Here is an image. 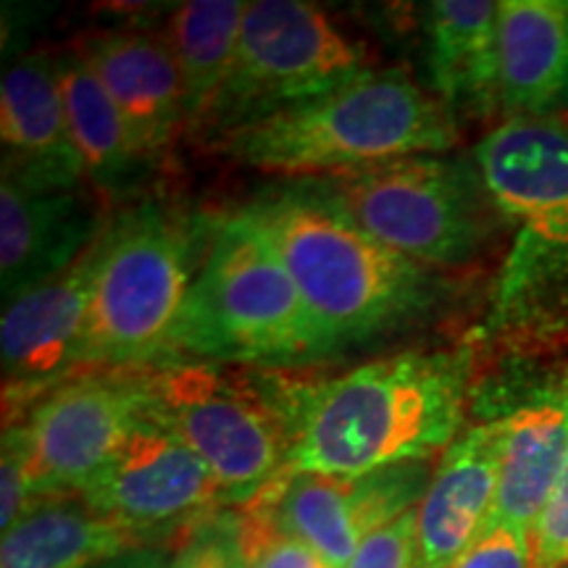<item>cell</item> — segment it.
I'll use <instances>...</instances> for the list:
<instances>
[{
	"label": "cell",
	"instance_id": "2e32d148",
	"mask_svg": "<svg viewBox=\"0 0 568 568\" xmlns=\"http://www.w3.org/2000/svg\"><path fill=\"white\" fill-rule=\"evenodd\" d=\"M80 190L40 193L3 174L0 182V293L3 303L67 272L105 232Z\"/></svg>",
	"mask_w": 568,
	"mask_h": 568
},
{
	"label": "cell",
	"instance_id": "e0dca14e",
	"mask_svg": "<svg viewBox=\"0 0 568 568\" xmlns=\"http://www.w3.org/2000/svg\"><path fill=\"white\" fill-rule=\"evenodd\" d=\"M77 55L109 92L134 145L153 163L187 124L182 77L166 40L140 30H111L90 34Z\"/></svg>",
	"mask_w": 568,
	"mask_h": 568
},
{
	"label": "cell",
	"instance_id": "52a82bcc",
	"mask_svg": "<svg viewBox=\"0 0 568 568\" xmlns=\"http://www.w3.org/2000/svg\"><path fill=\"white\" fill-rule=\"evenodd\" d=\"M142 385L145 416L203 460L224 506H253L284 477L290 437L268 376L174 361L142 368Z\"/></svg>",
	"mask_w": 568,
	"mask_h": 568
},
{
	"label": "cell",
	"instance_id": "cb8c5ba5",
	"mask_svg": "<svg viewBox=\"0 0 568 568\" xmlns=\"http://www.w3.org/2000/svg\"><path fill=\"white\" fill-rule=\"evenodd\" d=\"M240 545L245 568H332L316 550L282 531L255 506L240 514Z\"/></svg>",
	"mask_w": 568,
	"mask_h": 568
},
{
	"label": "cell",
	"instance_id": "ba28073f",
	"mask_svg": "<svg viewBox=\"0 0 568 568\" xmlns=\"http://www.w3.org/2000/svg\"><path fill=\"white\" fill-rule=\"evenodd\" d=\"M305 184L376 243L424 268L466 264L487 243L493 216H500L477 161L445 153L408 155Z\"/></svg>",
	"mask_w": 568,
	"mask_h": 568
},
{
	"label": "cell",
	"instance_id": "f1b7e54d",
	"mask_svg": "<svg viewBox=\"0 0 568 568\" xmlns=\"http://www.w3.org/2000/svg\"><path fill=\"white\" fill-rule=\"evenodd\" d=\"M453 568H531L529 535L508 524L489 521Z\"/></svg>",
	"mask_w": 568,
	"mask_h": 568
},
{
	"label": "cell",
	"instance_id": "4fadbf2b",
	"mask_svg": "<svg viewBox=\"0 0 568 568\" xmlns=\"http://www.w3.org/2000/svg\"><path fill=\"white\" fill-rule=\"evenodd\" d=\"M103 234L67 272L6 303L0 322L3 426L17 422L21 406H32L38 397L77 376Z\"/></svg>",
	"mask_w": 568,
	"mask_h": 568
},
{
	"label": "cell",
	"instance_id": "83f0119b",
	"mask_svg": "<svg viewBox=\"0 0 568 568\" xmlns=\"http://www.w3.org/2000/svg\"><path fill=\"white\" fill-rule=\"evenodd\" d=\"M345 568H418L416 508L366 537Z\"/></svg>",
	"mask_w": 568,
	"mask_h": 568
},
{
	"label": "cell",
	"instance_id": "5b68a950",
	"mask_svg": "<svg viewBox=\"0 0 568 568\" xmlns=\"http://www.w3.org/2000/svg\"><path fill=\"white\" fill-rule=\"evenodd\" d=\"M318 355L324 345L272 237L247 209L226 216L213 230L163 364L290 366Z\"/></svg>",
	"mask_w": 568,
	"mask_h": 568
},
{
	"label": "cell",
	"instance_id": "d6986e66",
	"mask_svg": "<svg viewBox=\"0 0 568 568\" xmlns=\"http://www.w3.org/2000/svg\"><path fill=\"white\" fill-rule=\"evenodd\" d=\"M500 103L508 119L568 105V0H503Z\"/></svg>",
	"mask_w": 568,
	"mask_h": 568
},
{
	"label": "cell",
	"instance_id": "4316f807",
	"mask_svg": "<svg viewBox=\"0 0 568 568\" xmlns=\"http://www.w3.org/2000/svg\"><path fill=\"white\" fill-rule=\"evenodd\" d=\"M531 568H568V456L529 535Z\"/></svg>",
	"mask_w": 568,
	"mask_h": 568
},
{
	"label": "cell",
	"instance_id": "9a60e30c",
	"mask_svg": "<svg viewBox=\"0 0 568 568\" xmlns=\"http://www.w3.org/2000/svg\"><path fill=\"white\" fill-rule=\"evenodd\" d=\"M503 418L460 432L437 458L416 506L418 568H453L493 518L500 479Z\"/></svg>",
	"mask_w": 568,
	"mask_h": 568
},
{
	"label": "cell",
	"instance_id": "44dd1931",
	"mask_svg": "<svg viewBox=\"0 0 568 568\" xmlns=\"http://www.w3.org/2000/svg\"><path fill=\"white\" fill-rule=\"evenodd\" d=\"M148 548L82 497L40 500L0 539V568H98Z\"/></svg>",
	"mask_w": 568,
	"mask_h": 568
},
{
	"label": "cell",
	"instance_id": "6da1fadb",
	"mask_svg": "<svg viewBox=\"0 0 568 568\" xmlns=\"http://www.w3.org/2000/svg\"><path fill=\"white\" fill-rule=\"evenodd\" d=\"M468 361L450 351H406L322 382L272 379L287 424L284 474L366 477L426 464L464 424Z\"/></svg>",
	"mask_w": 568,
	"mask_h": 568
},
{
	"label": "cell",
	"instance_id": "d4e9b609",
	"mask_svg": "<svg viewBox=\"0 0 568 568\" xmlns=\"http://www.w3.org/2000/svg\"><path fill=\"white\" fill-rule=\"evenodd\" d=\"M172 568H245L240 516L213 514L184 535Z\"/></svg>",
	"mask_w": 568,
	"mask_h": 568
},
{
	"label": "cell",
	"instance_id": "5bb4252c",
	"mask_svg": "<svg viewBox=\"0 0 568 568\" xmlns=\"http://www.w3.org/2000/svg\"><path fill=\"white\" fill-rule=\"evenodd\" d=\"M3 174L40 193L77 190L88 180L69 132L59 59L24 55L0 82Z\"/></svg>",
	"mask_w": 568,
	"mask_h": 568
},
{
	"label": "cell",
	"instance_id": "f546056e",
	"mask_svg": "<svg viewBox=\"0 0 568 568\" xmlns=\"http://www.w3.org/2000/svg\"><path fill=\"white\" fill-rule=\"evenodd\" d=\"M98 568H172V556L155 545H148V548H134Z\"/></svg>",
	"mask_w": 568,
	"mask_h": 568
},
{
	"label": "cell",
	"instance_id": "3957f363",
	"mask_svg": "<svg viewBox=\"0 0 568 568\" xmlns=\"http://www.w3.org/2000/svg\"><path fill=\"white\" fill-rule=\"evenodd\" d=\"M226 159L266 174L326 180L408 155L447 153L456 119L400 69H366L343 88L216 134Z\"/></svg>",
	"mask_w": 568,
	"mask_h": 568
},
{
	"label": "cell",
	"instance_id": "277c9868",
	"mask_svg": "<svg viewBox=\"0 0 568 568\" xmlns=\"http://www.w3.org/2000/svg\"><path fill=\"white\" fill-rule=\"evenodd\" d=\"M247 211L282 253L324 353L382 335L432 305L429 268L376 243L308 184L261 197Z\"/></svg>",
	"mask_w": 568,
	"mask_h": 568
},
{
	"label": "cell",
	"instance_id": "7402d4cb",
	"mask_svg": "<svg viewBox=\"0 0 568 568\" xmlns=\"http://www.w3.org/2000/svg\"><path fill=\"white\" fill-rule=\"evenodd\" d=\"M59 80L69 132L84 163L88 182L101 193H124L138 180L142 166H148L145 155L134 145L130 126L77 53L59 59Z\"/></svg>",
	"mask_w": 568,
	"mask_h": 568
},
{
	"label": "cell",
	"instance_id": "603a6c76",
	"mask_svg": "<svg viewBox=\"0 0 568 568\" xmlns=\"http://www.w3.org/2000/svg\"><path fill=\"white\" fill-rule=\"evenodd\" d=\"M245 11L247 3L240 0H190L166 21L163 40L180 69L187 124L195 130L205 124L230 77Z\"/></svg>",
	"mask_w": 568,
	"mask_h": 568
},
{
	"label": "cell",
	"instance_id": "7c38bea8",
	"mask_svg": "<svg viewBox=\"0 0 568 568\" xmlns=\"http://www.w3.org/2000/svg\"><path fill=\"white\" fill-rule=\"evenodd\" d=\"M432 474L435 466L429 460L366 477L284 474L253 506L332 568H345L366 537L422 503Z\"/></svg>",
	"mask_w": 568,
	"mask_h": 568
},
{
	"label": "cell",
	"instance_id": "8fae6325",
	"mask_svg": "<svg viewBox=\"0 0 568 568\" xmlns=\"http://www.w3.org/2000/svg\"><path fill=\"white\" fill-rule=\"evenodd\" d=\"M80 497L142 545L187 535L219 508H226L203 460L148 416L140 418Z\"/></svg>",
	"mask_w": 568,
	"mask_h": 568
},
{
	"label": "cell",
	"instance_id": "ac0fdd59",
	"mask_svg": "<svg viewBox=\"0 0 568 568\" xmlns=\"http://www.w3.org/2000/svg\"><path fill=\"white\" fill-rule=\"evenodd\" d=\"M500 418V479L489 521L531 535L568 456V374Z\"/></svg>",
	"mask_w": 568,
	"mask_h": 568
},
{
	"label": "cell",
	"instance_id": "7a4b0ae2",
	"mask_svg": "<svg viewBox=\"0 0 568 568\" xmlns=\"http://www.w3.org/2000/svg\"><path fill=\"white\" fill-rule=\"evenodd\" d=\"M500 219L514 224L489 332L542 343L568 332V122L506 119L474 153Z\"/></svg>",
	"mask_w": 568,
	"mask_h": 568
},
{
	"label": "cell",
	"instance_id": "9c48e42d",
	"mask_svg": "<svg viewBox=\"0 0 568 568\" xmlns=\"http://www.w3.org/2000/svg\"><path fill=\"white\" fill-rule=\"evenodd\" d=\"M372 69L364 42L314 3L255 0L240 27L237 53L205 119L213 138L343 88Z\"/></svg>",
	"mask_w": 568,
	"mask_h": 568
},
{
	"label": "cell",
	"instance_id": "30bf717a",
	"mask_svg": "<svg viewBox=\"0 0 568 568\" xmlns=\"http://www.w3.org/2000/svg\"><path fill=\"white\" fill-rule=\"evenodd\" d=\"M145 416L140 372H82L19 418L34 503L80 497Z\"/></svg>",
	"mask_w": 568,
	"mask_h": 568
},
{
	"label": "cell",
	"instance_id": "ffe728a7",
	"mask_svg": "<svg viewBox=\"0 0 568 568\" xmlns=\"http://www.w3.org/2000/svg\"><path fill=\"white\" fill-rule=\"evenodd\" d=\"M500 3L437 0L429 9V71L450 116H489L500 103Z\"/></svg>",
	"mask_w": 568,
	"mask_h": 568
},
{
	"label": "cell",
	"instance_id": "484cf974",
	"mask_svg": "<svg viewBox=\"0 0 568 568\" xmlns=\"http://www.w3.org/2000/svg\"><path fill=\"white\" fill-rule=\"evenodd\" d=\"M34 506L27 447L19 424L3 426L0 445V529L9 531Z\"/></svg>",
	"mask_w": 568,
	"mask_h": 568
},
{
	"label": "cell",
	"instance_id": "8992f818",
	"mask_svg": "<svg viewBox=\"0 0 568 568\" xmlns=\"http://www.w3.org/2000/svg\"><path fill=\"white\" fill-rule=\"evenodd\" d=\"M211 237L197 219L153 203L113 219L103 234L80 368L140 372L163 364Z\"/></svg>",
	"mask_w": 568,
	"mask_h": 568
}]
</instances>
